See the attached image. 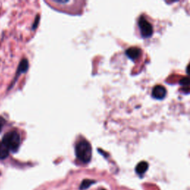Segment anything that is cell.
<instances>
[{
  "instance_id": "ba28073f",
  "label": "cell",
  "mask_w": 190,
  "mask_h": 190,
  "mask_svg": "<svg viewBox=\"0 0 190 190\" xmlns=\"http://www.w3.org/2000/svg\"><path fill=\"white\" fill-rule=\"evenodd\" d=\"M8 155H9L8 148L2 143H0V159L1 160L5 159L8 156Z\"/></svg>"
},
{
  "instance_id": "8992f818",
  "label": "cell",
  "mask_w": 190,
  "mask_h": 190,
  "mask_svg": "<svg viewBox=\"0 0 190 190\" xmlns=\"http://www.w3.org/2000/svg\"><path fill=\"white\" fill-rule=\"evenodd\" d=\"M27 69H28V61H27V60H26V59H24V60H22V61L20 62V65H19L16 76V78L18 77V76L20 75V74H23L25 73V72H26Z\"/></svg>"
},
{
  "instance_id": "4fadbf2b",
  "label": "cell",
  "mask_w": 190,
  "mask_h": 190,
  "mask_svg": "<svg viewBox=\"0 0 190 190\" xmlns=\"http://www.w3.org/2000/svg\"><path fill=\"white\" fill-rule=\"evenodd\" d=\"M186 72H187V74H189V75H190V64L187 66V68H186Z\"/></svg>"
},
{
  "instance_id": "5bb4252c",
  "label": "cell",
  "mask_w": 190,
  "mask_h": 190,
  "mask_svg": "<svg viewBox=\"0 0 190 190\" xmlns=\"http://www.w3.org/2000/svg\"><path fill=\"white\" fill-rule=\"evenodd\" d=\"M102 190H105V189H102Z\"/></svg>"
},
{
  "instance_id": "277c9868",
  "label": "cell",
  "mask_w": 190,
  "mask_h": 190,
  "mask_svg": "<svg viewBox=\"0 0 190 190\" xmlns=\"http://www.w3.org/2000/svg\"><path fill=\"white\" fill-rule=\"evenodd\" d=\"M152 95L155 99L163 100L166 95V90L164 86H161V85H158V86L154 87Z\"/></svg>"
},
{
  "instance_id": "30bf717a",
  "label": "cell",
  "mask_w": 190,
  "mask_h": 190,
  "mask_svg": "<svg viewBox=\"0 0 190 190\" xmlns=\"http://www.w3.org/2000/svg\"><path fill=\"white\" fill-rule=\"evenodd\" d=\"M180 84L183 86H190V77H183V78L180 80Z\"/></svg>"
},
{
  "instance_id": "52a82bcc",
  "label": "cell",
  "mask_w": 190,
  "mask_h": 190,
  "mask_svg": "<svg viewBox=\"0 0 190 190\" xmlns=\"http://www.w3.org/2000/svg\"><path fill=\"white\" fill-rule=\"evenodd\" d=\"M148 168V164L147 162L146 161L140 162V163L137 165V166H136L135 172H137L139 175H141V174H143L146 171H147Z\"/></svg>"
},
{
  "instance_id": "7a4b0ae2",
  "label": "cell",
  "mask_w": 190,
  "mask_h": 190,
  "mask_svg": "<svg viewBox=\"0 0 190 190\" xmlns=\"http://www.w3.org/2000/svg\"><path fill=\"white\" fill-rule=\"evenodd\" d=\"M2 143L8 148L9 151L16 152L20 148L21 138L18 132L16 131H11L5 134Z\"/></svg>"
},
{
  "instance_id": "5b68a950",
  "label": "cell",
  "mask_w": 190,
  "mask_h": 190,
  "mask_svg": "<svg viewBox=\"0 0 190 190\" xmlns=\"http://www.w3.org/2000/svg\"><path fill=\"white\" fill-rule=\"evenodd\" d=\"M141 53H142V51H141V48L137 47L129 48L126 51V56L129 59H131V60H134H134H137V59L141 57Z\"/></svg>"
},
{
  "instance_id": "3957f363",
  "label": "cell",
  "mask_w": 190,
  "mask_h": 190,
  "mask_svg": "<svg viewBox=\"0 0 190 190\" xmlns=\"http://www.w3.org/2000/svg\"><path fill=\"white\" fill-rule=\"evenodd\" d=\"M140 31L143 37H150L153 34V27L150 22H148L144 17H141L138 21Z\"/></svg>"
},
{
  "instance_id": "8fae6325",
  "label": "cell",
  "mask_w": 190,
  "mask_h": 190,
  "mask_svg": "<svg viewBox=\"0 0 190 190\" xmlns=\"http://www.w3.org/2000/svg\"><path fill=\"white\" fill-rule=\"evenodd\" d=\"M5 122V119L0 117V132H1L3 126H4Z\"/></svg>"
},
{
  "instance_id": "7c38bea8",
  "label": "cell",
  "mask_w": 190,
  "mask_h": 190,
  "mask_svg": "<svg viewBox=\"0 0 190 190\" xmlns=\"http://www.w3.org/2000/svg\"><path fill=\"white\" fill-rule=\"evenodd\" d=\"M39 21V17H37V19H36L35 22H34V29H35L36 27H37V25H38V22Z\"/></svg>"
},
{
  "instance_id": "9c48e42d",
  "label": "cell",
  "mask_w": 190,
  "mask_h": 190,
  "mask_svg": "<svg viewBox=\"0 0 190 190\" xmlns=\"http://www.w3.org/2000/svg\"><path fill=\"white\" fill-rule=\"evenodd\" d=\"M95 184V181L90 179H85L82 181L80 186H79V189L80 190H85L89 189L90 186H91L92 184Z\"/></svg>"
},
{
  "instance_id": "6da1fadb",
  "label": "cell",
  "mask_w": 190,
  "mask_h": 190,
  "mask_svg": "<svg viewBox=\"0 0 190 190\" xmlns=\"http://www.w3.org/2000/svg\"><path fill=\"white\" fill-rule=\"evenodd\" d=\"M76 156L78 160L84 163L90 162L92 156V148L89 141L86 140H81L77 142L75 146Z\"/></svg>"
}]
</instances>
